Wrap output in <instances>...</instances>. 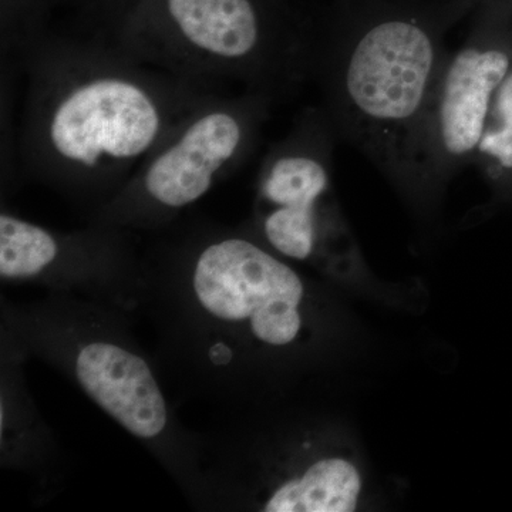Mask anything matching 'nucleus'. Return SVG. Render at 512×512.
<instances>
[{"instance_id":"obj_11","label":"nucleus","mask_w":512,"mask_h":512,"mask_svg":"<svg viewBox=\"0 0 512 512\" xmlns=\"http://www.w3.org/2000/svg\"><path fill=\"white\" fill-rule=\"evenodd\" d=\"M477 151L493 158L507 170L512 168V72L498 86L488 110Z\"/></svg>"},{"instance_id":"obj_2","label":"nucleus","mask_w":512,"mask_h":512,"mask_svg":"<svg viewBox=\"0 0 512 512\" xmlns=\"http://www.w3.org/2000/svg\"><path fill=\"white\" fill-rule=\"evenodd\" d=\"M137 62L222 92L268 96L303 72L306 46L279 35L255 0H141L110 40Z\"/></svg>"},{"instance_id":"obj_5","label":"nucleus","mask_w":512,"mask_h":512,"mask_svg":"<svg viewBox=\"0 0 512 512\" xmlns=\"http://www.w3.org/2000/svg\"><path fill=\"white\" fill-rule=\"evenodd\" d=\"M436 64V46L414 23L390 20L353 46L343 92L362 119L376 127L406 123L420 110Z\"/></svg>"},{"instance_id":"obj_10","label":"nucleus","mask_w":512,"mask_h":512,"mask_svg":"<svg viewBox=\"0 0 512 512\" xmlns=\"http://www.w3.org/2000/svg\"><path fill=\"white\" fill-rule=\"evenodd\" d=\"M59 237L53 231L9 212L0 215V275L3 279L37 278L55 264Z\"/></svg>"},{"instance_id":"obj_1","label":"nucleus","mask_w":512,"mask_h":512,"mask_svg":"<svg viewBox=\"0 0 512 512\" xmlns=\"http://www.w3.org/2000/svg\"><path fill=\"white\" fill-rule=\"evenodd\" d=\"M13 66L25 77L18 154L26 173L103 205L217 92L137 62L111 42L45 33Z\"/></svg>"},{"instance_id":"obj_6","label":"nucleus","mask_w":512,"mask_h":512,"mask_svg":"<svg viewBox=\"0 0 512 512\" xmlns=\"http://www.w3.org/2000/svg\"><path fill=\"white\" fill-rule=\"evenodd\" d=\"M328 188L322 134L306 117L269 153L259 173V227L269 247L295 261L311 258L318 242L319 202Z\"/></svg>"},{"instance_id":"obj_4","label":"nucleus","mask_w":512,"mask_h":512,"mask_svg":"<svg viewBox=\"0 0 512 512\" xmlns=\"http://www.w3.org/2000/svg\"><path fill=\"white\" fill-rule=\"evenodd\" d=\"M191 288L202 311L271 348L301 339V276L252 239L215 235L191 254Z\"/></svg>"},{"instance_id":"obj_8","label":"nucleus","mask_w":512,"mask_h":512,"mask_svg":"<svg viewBox=\"0 0 512 512\" xmlns=\"http://www.w3.org/2000/svg\"><path fill=\"white\" fill-rule=\"evenodd\" d=\"M510 72L501 50L468 47L448 66L441 87L439 138L448 157L464 158L477 150L498 86Z\"/></svg>"},{"instance_id":"obj_7","label":"nucleus","mask_w":512,"mask_h":512,"mask_svg":"<svg viewBox=\"0 0 512 512\" xmlns=\"http://www.w3.org/2000/svg\"><path fill=\"white\" fill-rule=\"evenodd\" d=\"M84 392L138 439H156L167 426V404L143 357L110 342L84 345L76 357Z\"/></svg>"},{"instance_id":"obj_3","label":"nucleus","mask_w":512,"mask_h":512,"mask_svg":"<svg viewBox=\"0 0 512 512\" xmlns=\"http://www.w3.org/2000/svg\"><path fill=\"white\" fill-rule=\"evenodd\" d=\"M266 106L249 90L210 94L100 208L101 227L154 224L200 201L252 153Z\"/></svg>"},{"instance_id":"obj_9","label":"nucleus","mask_w":512,"mask_h":512,"mask_svg":"<svg viewBox=\"0 0 512 512\" xmlns=\"http://www.w3.org/2000/svg\"><path fill=\"white\" fill-rule=\"evenodd\" d=\"M362 476L352 461L323 457L312 461L266 494V512H352L359 505Z\"/></svg>"}]
</instances>
